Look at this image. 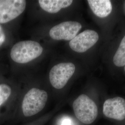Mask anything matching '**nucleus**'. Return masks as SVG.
Listing matches in <instances>:
<instances>
[{"label": "nucleus", "instance_id": "obj_1", "mask_svg": "<svg viewBox=\"0 0 125 125\" xmlns=\"http://www.w3.org/2000/svg\"><path fill=\"white\" fill-rule=\"evenodd\" d=\"M43 51V47L39 42L23 40L13 45L10 51V57L14 62L25 64L40 57Z\"/></svg>", "mask_w": 125, "mask_h": 125}, {"label": "nucleus", "instance_id": "obj_2", "mask_svg": "<svg viewBox=\"0 0 125 125\" xmlns=\"http://www.w3.org/2000/svg\"><path fill=\"white\" fill-rule=\"evenodd\" d=\"M46 91L37 88H32L25 94L22 103V111L25 117L34 116L45 107L48 100Z\"/></svg>", "mask_w": 125, "mask_h": 125}, {"label": "nucleus", "instance_id": "obj_3", "mask_svg": "<svg viewBox=\"0 0 125 125\" xmlns=\"http://www.w3.org/2000/svg\"><path fill=\"white\" fill-rule=\"evenodd\" d=\"M73 108L77 119L87 125L92 123L98 114L96 104L84 94H81L74 101Z\"/></svg>", "mask_w": 125, "mask_h": 125}, {"label": "nucleus", "instance_id": "obj_4", "mask_svg": "<svg viewBox=\"0 0 125 125\" xmlns=\"http://www.w3.org/2000/svg\"><path fill=\"white\" fill-rule=\"evenodd\" d=\"M75 70V65L71 62H60L55 65L49 72L51 85L56 89H62L66 85Z\"/></svg>", "mask_w": 125, "mask_h": 125}, {"label": "nucleus", "instance_id": "obj_5", "mask_svg": "<svg viewBox=\"0 0 125 125\" xmlns=\"http://www.w3.org/2000/svg\"><path fill=\"white\" fill-rule=\"evenodd\" d=\"M26 5L24 0H0V24L17 18L25 11Z\"/></svg>", "mask_w": 125, "mask_h": 125}, {"label": "nucleus", "instance_id": "obj_6", "mask_svg": "<svg viewBox=\"0 0 125 125\" xmlns=\"http://www.w3.org/2000/svg\"><path fill=\"white\" fill-rule=\"evenodd\" d=\"M81 28V24L77 21H64L52 27L50 30L49 35L54 40L71 41Z\"/></svg>", "mask_w": 125, "mask_h": 125}, {"label": "nucleus", "instance_id": "obj_7", "mask_svg": "<svg viewBox=\"0 0 125 125\" xmlns=\"http://www.w3.org/2000/svg\"><path fill=\"white\" fill-rule=\"evenodd\" d=\"M98 40L97 32L91 30H86L71 40L69 46L75 52L83 53L94 46Z\"/></svg>", "mask_w": 125, "mask_h": 125}, {"label": "nucleus", "instance_id": "obj_8", "mask_svg": "<svg viewBox=\"0 0 125 125\" xmlns=\"http://www.w3.org/2000/svg\"><path fill=\"white\" fill-rule=\"evenodd\" d=\"M103 113L107 118L118 121L125 119V100L116 97L107 100L103 104Z\"/></svg>", "mask_w": 125, "mask_h": 125}, {"label": "nucleus", "instance_id": "obj_9", "mask_svg": "<svg viewBox=\"0 0 125 125\" xmlns=\"http://www.w3.org/2000/svg\"><path fill=\"white\" fill-rule=\"evenodd\" d=\"M40 8L50 13H58L61 9L69 7L72 5V0H39Z\"/></svg>", "mask_w": 125, "mask_h": 125}, {"label": "nucleus", "instance_id": "obj_10", "mask_svg": "<svg viewBox=\"0 0 125 125\" xmlns=\"http://www.w3.org/2000/svg\"><path fill=\"white\" fill-rule=\"evenodd\" d=\"M88 2L94 14L100 18L106 17L112 12V4L109 0H88Z\"/></svg>", "mask_w": 125, "mask_h": 125}, {"label": "nucleus", "instance_id": "obj_11", "mask_svg": "<svg viewBox=\"0 0 125 125\" xmlns=\"http://www.w3.org/2000/svg\"><path fill=\"white\" fill-rule=\"evenodd\" d=\"M113 62L114 64L118 67H122L125 65V35L114 55Z\"/></svg>", "mask_w": 125, "mask_h": 125}, {"label": "nucleus", "instance_id": "obj_12", "mask_svg": "<svg viewBox=\"0 0 125 125\" xmlns=\"http://www.w3.org/2000/svg\"><path fill=\"white\" fill-rule=\"evenodd\" d=\"M12 92V89L10 87L6 84H0V107L5 103Z\"/></svg>", "mask_w": 125, "mask_h": 125}, {"label": "nucleus", "instance_id": "obj_13", "mask_svg": "<svg viewBox=\"0 0 125 125\" xmlns=\"http://www.w3.org/2000/svg\"><path fill=\"white\" fill-rule=\"evenodd\" d=\"M6 39L4 32L1 26L0 25V46L4 43Z\"/></svg>", "mask_w": 125, "mask_h": 125}, {"label": "nucleus", "instance_id": "obj_14", "mask_svg": "<svg viewBox=\"0 0 125 125\" xmlns=\"http://www.w3.org/2000/svg\"><path fill=\"white\" fill-rule=\"evenodd\" d=\"M62 125H71V121L69 119L65 120L63 121Z\"/></svg>", "mask_w": 125, "mask_h": 125}, {"label": "nucleus", "instance_id": "obj_15", "mask_svg": "<svg viewBox=\"0 0 125 125\" xmlns=\"http://www.w3.org/2000/svg\"></svg>", "mask_w": 125, "mask_h": 125}]
</instances>
